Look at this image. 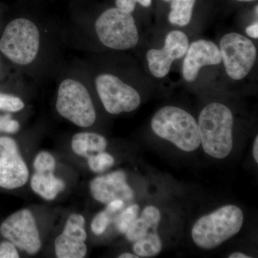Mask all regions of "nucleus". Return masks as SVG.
<instances>
[{
	"label": "nucleus",
	"mask_w": 258,
	"mask_h": 258,
	"mask_svg": "<svg viewBox=\"0 0 258 258\" xmlns=\"http://www.w3.org/2000/svg\"><path fill=\"white\" fill-rule=\"evenodd\" d=\"M234 118L228 107L220 103L207 105L198 120L200 142L210 157L222 159L233 147Z\"/></svg>",
	"instance_id": "f257e3e1"
},
{
	"label": "nucleus",
	"mask_w": 258,
	"mask_h": 258,
	"mask_svg": "<svg viewBox=\"0 0 258 258\" xmlns=\"http://www.w3.org/2000/svg\"><path fill=\"white\" fill-rule=\"evenodd\" d=\"M243 222V212L240 208L235 205H225L200 217L193 226L191 237L200 248H216L237 235Z\"/></svg>",
	"instance_id": "f03ea898"
},
{
	"label": "nucleus",
	"mask_w": 258,
	"mask_h": 258,
	"mask_svg": "<svg viewBox=\"0 0 258 258\" xmlns=\"http://www.w3.org/2000/svg\"><path fill=\"white\" fill-rule=\"evenodd\" d=\"M151 127L158 137L186 152L200 147L198 122L192 115L176 106H164L152 117Z\"/></svg>",
	"instance_id": "7ed1b4c3"
},
{
	"label": "nucleus",
	"mask_w": 258,
	"mask_h": 258,
	"mask_svg": "<svg viewBox=\"0 0 258 258\" xmlns=\"http://www.w3.org/2000/svg\"><path fill=\"white\" fill-rule=\"evenodd\" d=\"M41 45V31L38 25L27 18L10 21L0 38L2 53L20 66L33 63L38 57Z\"/></svg>",
	"instance_id": "20e7f679"
},
{
	"label": "nucleus",
	"mask_w": 258,
	"mask_h": 258,
	"mask_svg": "<svg viewBox=\"0 0 258 258\" xmlns=\"http://www.w3.org/2000/svg\"><path fill=\"white\" fill-rule=\"evenodd\" d=\"M56 109L66 120L82 128L94 124L96 112L88 88L82 81L66 78L57 88Z\"/></svg>",
	"instance_id": "39448f33"
},
{
	"label": "nucleus",
	"mask_w": 258,
	"mask_h": 258,
	"mask_svg": "<svg viewBox=\"0 0 258 258\" xmlns=\"http://www.w3.org/2000/svg\"><path fill=\"white\" fill-rule=\"evenodd\" d=\"M95 32L101 44L112 50H129L139 40L133 15L117 8H110L98 17Z\"/></svg>",
	"instance_id": "423d86ee"
},
{
	"label": "nucleus",
	"mask_w": 258,
	"mask_h": 258,
	"mask_svg": "<svg viewBox=\"0 0 258 258\" xmlns=\"http://www.w3.org/2000/svg\"><path fill=\"white\" fill-rule=\"evenodd\" d=\"M219 48L226 73L231 79L240 81L253 68L257 49L247 37L237 32H230L222 37Z\"/></svg>",
	"instance_id": "0eeeda50"
},
{
	"label": "nucleus",
	"mask_w": 258,
	"mask_h": 258,
	"mask_svg": "<svg viewBox=\"0 0 258 258\" xmlns=\"http://www.w3.org/2000/svg\"><path fill=\"white\" fill-rule=\"evenodd\" d=\"M95 86L103 107L111 114L135 111L140 106L138 91L115 75H98Z\"/></svg>",
	"instance_id": "6e6552de"
},
{
	"label": "nucleus",
	"mask_w": 258,
	"mask_h": 258,
	"mask_svg": "<svg viewBox=\"0 0 258 258\" xmlns=\"http://www.w3.org/2000/svg\"><path fill=\"white\" fill-rule=\"evenodd\" d=\"M0 233L18 248L29 254H35L41 248L40 233L35 217L24 209L8 217L0 226Z\"/></svg>",
	"instance_id": "1a4fd4ad"
},
{
	"label": "nucleus",
	"mask_w": 258,
	"mask_h": 258,
	"mask_svg": "<svg viewBox=\"0 0 258 258\" xmlns=\"http://www.w3.org/2000/svg\"><path fill=\"white\" fill-rule=\"evenodd\" d=\"M29 171L14 139L0 137V187L14 189L26 184Z\"/></svg>",
	"instance_id": "9d476101"
},
{
	"label": "nucleus",
	"mask_w": 258,
	"mask_h": 258,
	"mask_svg": "<svg viewBox=\"0 0 258 258\" xmlns=\"http://www.w3.org/2000/svg\"><path fill=\"white\" fill-rule=\"evenodd\" d=\"M189 46V39L184 32L173 30L166 35L164 47L151 49L147 53L149 71L154 77L162 79L170 71L174 60L186 55Z\"/></svg>",
	"instance_id": "9b49d317"
},
{
	"label": "nucleus",
	"mask_w": 258,
	"mask_h": 258,
	"mask_svg": "<svg viewBox=\"0 0 258 258\" xmlns=\"http://www.w3.org/2000/svg\"><path fill=\"white\" fill-rule=\"evenodd\" d=\"M85 219L73 214L68 219L63 232L55 241V254L59 258H83L87 253Z\"/></svg>",
	"instance_id": "f8f14e48"
},
{
	"label": "nucleus",
	"mask_w": 258,
	"mask_h": 258,
	"mask_svg": "<svg viewBox=\"0 0 258 258\" xmlns=\"http://www.w3.org/2000/svg\"><path fill=\"white\" fill-rule=\"evenodd\" d=\"M91 195L96 201L108 204L120 199L124 203L133 201L134 193L128 183L124 171L118 170L106 175L98 176L90 184Z\"/></svg>",
	"instance_id": "ddd939ff"
},
{
	"label": "nucleus",
	"mask_w": 258,
	"mask_h": 258,
	"mask_svg": "<svg viewBox=\"0 0 258 258\" xmlns=\"http://www.w3.org/2000/svg\"><path fill=\"white\" fill-rule=\"evenodd\" d=\"M221 62V53L216 44L210 40H197L191 44L186 51L182 66L183 77L187 82H193L198 78L202 68L217 66Z\"/></svg>",
	"instance_id": "4468645a"
},
{
	"label": "nucleus",
	"mask_w": 258,
	"mask_h": 258,
	"mask_svg": "<svg viewBox=\"0 0 258 258\" xmlns=\"http://www.w3.org/2000/svg\"><path fill=\"white\" fill-rule=\"evenodd\" d=\"M160 220L161 213L159 209L154 206H147L144 208L141 217L129 227L125 233V237L130 242H136L149 232L157 231Z\"/></svg>",
	"instance_id": "2eb2a0df"
},
{
	"label": "nucleus",
	"mask_w": 258,
	"mask_h": 258,
	"mask_svg": "<svg viewBox=\"0 0 258 258\" xmlns=\"http://www.w3.org/2000/svg\"><path fill=\"white\" fill-rule=\"evenodd\" d=\"M108 142L104 137L92 132H81L75 134L71 142L73 151L81 157L88 158L105 152Z\"/></svg>",
	"instance_id": "dca6fc26"
},
{
	"label": "nucleus",
	"mask_w": 258,
	"mask_h": 258,
	"mask_svg": "<svg viewBox=\"0 0 258 258\" xmlns=\"http://www.w3.org/2000/svg\"><path fill=\"white\" fill-rule=\"evenodd\" d=\"M53 173L36 172L31 179L32 190L45 200H54L66 187L64 181Z\"/></svg>",
	"instance_id": "f3484780"
},
{
	"label": "nucleus",
	"mask_w": 258,
	"mask_h": 258,
	"mask_svg": "<svg viewBox=\"0 0 258 258\" xmlns=\"http://www.w3.org/2000/svg\"><path fill=\"white\" fill-rule=\"evenodd\" d=\"M169 23L180 27L186 26L191 21L196 0H171Z\"/></svg>",
	"instance_id": "a211bd4d"
},
{
	"label": "nucleus",
	"mask_w": 258,
	"mask_h": 258,
	"mask_svg": "<svg viewBox=\"0 0 258 258\" xmlns=\"http://www.w3.org/2000/svg\"><path fill=\"white\" fill-rule=\"evenodd\" d=\"M162 242L157 231L150 232L134 242L133 250L139 257H152L160 253Z\"/></svg>",
	"instance_id": "6ab92c4d"
},
{
	"label": "nucleus",
	"mask_w": 258,
	"mask_h": 258,
	"mask_svg": "<svg viewBox=\"0 0 258 258\" xmlns=\"http://www.w3.org/2000/svg\"><path fill=\"white\" fill-rule=\"evenodd\" d=\"M138 205H130L115 219V225L120 233L125 234L137 219L139 212Z\"/></svg>",
	"instance_id": "aec40b11"
},
{
	"label": "nucleus",
	"mask_w": 258,
	"mask_h": 258,
	"mask_svg": "<svg viewBox=\"0 0 258 258\" xmlns=\"http://www.w3.org/2000/svg\"><path fill=\"white\" fill-rule=\"evenodd\" d=\"M88 164L90 169L96 173L103 172L114 164V158L105 152L93 154L88 157Z\"/></svg>",
	"instance_id": "412c9836"
},
{
	"label": "nucleus",
	"mask_w": 258,
	"mask_h": 258,
	"mask_svg": "<svg viewBox=\"0 0 258 258\" xmlns=\"http://www.w3.org/2000/svg\"><path fill=\"white\" fill-rule=\"evenodd\" d=\"M55 165V158L47 152L39 153L34 161V168L36 172H54Z\"/></svg>",
	"instance_id": "4be33fe9"
},
{
	"label": "nucleus",
	"mask_w": 258,
	"mask_h": 258,
	"mask_svg": "<svg viewBox=\"0 0 258 258\" xmlns=\"http://www.w3.org/2000/svg\"><path fill=\"white\" fill-rule=\"evenodd\" d=\"M25 103L21 98L0 92V111L16 113L22 111Z\"/></svg>",
	"instance_id": "5701e85b"
},
{
	"label": "nucleus",
	"mask_w": 258,
	"mask_h": 258,
	"mask_svg": "<svg viewBox=\"0 0 258 258\" xmlns=\"http://www.w3.org/2000/svg\"><path fill=\"white\" fill-rule=\"evenodd\" d=\"M111 222V215L106 210L101 211L93 218L91 222V230L95 235H101L104 233Z\"/></svg>",
	"instance_id": "b1692460"
},
{
	"label": "nucleus",
	"mask_w": 258,
	"mask_h": 258,
	"mask_svg": "<svg viewBox=\"0 0 258 258\" xmlns=\"http://www.w3.org/2000/svg\"><path fill=\"white\" fill-rule=\"evenodd\" d=\"M20 257L16 246L9 240L0 244V258Z\"/></svg>",
	"instance_id": "393cba45"
},
{
	"label": "nucleus",
	"mask_w": 258,
	"mask_h": 258,
	"mask_svg": "<svg viewBox=\"0 0 258 258\" xmlns=\"http://www.w3.org/2000/svg\"><path fill=\"white\" fill-rule=\"evenodd\" d=\"M136 5H137L136 0H115L117 8L131 14L135 10Z\"/></svg>",
	"instance_id": "a878e982"
},
{
	"label": "nucleus",
	"mask_w": 258,
	"mask_h": 258,
	"mask_svg": "<svg viewBox=\"0 0 258 258\" xmlns=\"http://www.w3.org/2000/svg\"><path fill=\"white\" fill-rule=\"evenodd\" d=\"M125 206V203L120 199L112 200L109 203L107 204L106 210L109 212L111 215L116 213L117 212L120 211Z\"/></svg>",
	"instance_id": "bb28decb"
},
{
	"label": "nucleus",
	"mask_w": 258,
	"mask_h": 258,
	"mask_svg": "<svg viewBox=\"0 0 258 258\" xmlns=\"http://www.w3.org/2000/svg\"><path fill=\"white\" fill-rule=\"evenodd\" d=\"M246 33L248 36L252 37V38L257 39L258 38V23L257 21L255 23L252 24V25H249L247 27L245 30Z\"/></svg>",
	"instance_id": "cd10ccee"
},
{
	"label": "nucleus",
	"mask_w": 258,
	"mask_h": 258,
	"mask_svg": "<svg viewBox=\"0 0 258 258\" xmlns=\"http://www.w3.org/2000/svg\"><path fill=\"white\" fill-rule=\"evenodd\" d=\"M253 157L256 163H258V136L255 137L253 144Z\"/></svg>",
	"instance_id": "c85d7f7f"
},
{
	"label": "nucleus",
	"mask_w": 258,
	"mask_h": 258,
	"mask_svg": "<svg viewBox=\"0 0 258 258\" xmlns=\"http://www.w3.org/2000/svg\"><path fill=\"white\" fill-rule=\"evenodd\" d=\"M230 258H250V256L247 255V254L242 253L240 252H233L229 256Z\"/></svg>",
	"instance_id": "c756f323"
},
{
	"label": "nucleus",
	"mask_w": 258,
	"mask_h": 258,
	"mask_svg": "<svg viewBox=\"0 0 258 258\" xmlns=\"http://www.w3.org/2000/svg\"><path fill=\"white\" fill-rule=\"evenodd\" d=\"M136 2L142 5L144 8H149L152 5V0H136Z\"/></svg>",
	"instance_id": "7c9ffc66"
},
{
	"label": "nucleus",
	"mask_w": 258,
	"mask_h": 258,
	"mask_svg": "<svg viewBox=\"0 0 258 258\" xmlns=\"http://www.w3.org/2000/svg\"><path fill=\"white\" fill-rule=\"evenodd\" d=\"M119 258H138L139 257L138 255H137L136 254L129 253V252H125V253H123L120 254V256H118Z\"/></svg>",
	"instance_id": "2f4dec72"
},
{
	"label": "nucleus",
	"mask_w": 258,
	"mask_h": 258,
	"mask_svg": "<svg viewBox=\"0 0 258 258\" xmlns=\"http://www.w3.org/2000/svg\"><path fill=\"white\" fill-rule=\"evenodd\" d=\"M7 114L5 115H0V132H3V126L5 120H6Z\"/></svg>",
	"instance_id": "473e14b6"
},
{
	"label": "nucleus",
	"mask_w": 258,
	"mask_h": 258,
	"mask_svg": "<svg viewBox=\"0 0 258 258\" xmlns=\"http://www.w3.org/2000/svg\"><path fill=\"white\" fill-rule=\"evenodd\" d=\"M237 1H240V2H252V1H255V0H237Z\"/></svg>",
	"instance_id": "72a5a7b5"
},
{
	"label": "nucleus",
	"mask_w": 258,
	"mask_h": 258,
	"mask_svg": "<svg viewBox=\"0 0 258 258\" xmlns=\"http://www.w3.org/2000/svg\"><path fill=\"white\" fill-rule=\"evenodd\" d=\"M164 1H165V2H170L171 0H164Z\"/></svg>",
	"instance_id": "f704fd0d"
}]
</instances>
